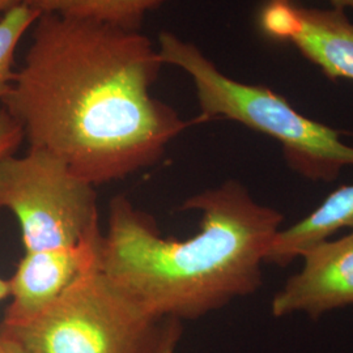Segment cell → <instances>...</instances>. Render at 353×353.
I'll return each instance as SVG.
<instances>
[{
  "label": "cell",
  "instance_id": "cell-9",
  "mask_svg": "<svg viewBox=\"0 0 353 353\" xmlns=\"http://www.w3.org/2000/svg\"><path fill=\"white\" fill-rule=\"evenodd\" d=\"M341 229H353V185L334 190L310 214L290 227L281 228L267 252L265 265L287 267L305 250Z\"/></svg>",
  "mask_w": 353,
  "mask_h": 353
},
{
  "label": "cell",
  "instance_id": "cell-10",
  "mask_svg": "<svg viewBox=\"0 0 353 353\" xmlns=\"http://www.w3.org/2000/svg\"><path fill=\"white\" fill-rule=\"evenodd\" d=\"M39 14H57L140 30L148 13L170 0H20Z\"/></svg>",
  "mask_w": 353,
  "mask_h": 353
},
{
  "label": "cell",
  "instance_id": "cell-7",
  "mask_svg": "<svg viewBox=\"0 0 353 353\" xmlns=\"http://www.w3.org/2000/svg\"><path fill=\"white\" fill-rule=\"evenodd\" d=\"M300 258L301 270L288 278L271 301L272 316L301 313L318 319L353 306V229L338 240L316 243Z\"/></svg>",
  "mask_w": 353,
  "mask_h": 353
},
{
  "label": "cell",
  "instance_id": "cell-15",
  "mask_svg": "<svg viewBox=\"0 0 353 353\" xmlns=\"http://www.w3.org/2000/svg\"><path fill=\"white\" fill-rule=\"evenodd\" d=\"M267 1H284V3H294V0H267ZM331 8L345 12L347 10L353 11V0H328Z\"/></svg>",
  "mask_w": 353,
  "mask_h": 353
},
{
  "label": "cell",
  "instance_id": "cell-6",
  "mask_svg": "<svg viewBox=\"0 0 353 353\" xmlns=\"http://www.w3.org/2000/svg\"><path fill=\"white\" fill-rule=\"evenodd\" d=\"M256 20L265 38L293 46L330 80L353 81V21L347 13L265 0Z\"/></svg>",
  "mask_w": 353,
  "mask_h": 353
},
{
  "label": "cell",
  "instance_id": "cell-11",
  "mask_svg": "<svg viewBox=\"0 0 353 353\" xmlns=\"http://www.w3.org/2000/svg\"><path fill=\"white\" fill-rule=\"evenodd\" d=\"M41 14L26 3H17L0 17V113L3 102L12 87L14 52L26 30L36 24Z\"/></svg>",
  "mask_w": 353,
  "mask_h": 353
},
{
  "label": "cell",
  "instance_id": "cell-2",
  "mask_svg": "<svg viewBox=\"0 0 353 353\" xmlns=\"http://www.w3.org/2000/svg\"><path fill=\"white\" fill-rule=\"evenodd\" d=\"M181 210L201 214L199 230L165 239L150 214L114 198L102 271L160 319H196L262 287V265L284 214L256 202L236 179L190 196Z\"/></svg>",
  "mask_w": 353,
  "mask_h": 353
},
{
  "label": "cell",
  "instance_id": "cell-4",
  "mask_svg": "<svg viewBox=\"0 0 353 353\" xmlns=\"http://www.w3.org/2000/svg\"><path fill=\"white\" fill-rule=\"evenodd\" d=\"M170 319L152 316L100 268L36 314L1 321L26 353H156Z\"/></svg>",
  "mask_w": 353,
  "mask_h": 353
},
{
  "label": "cell",
  "instance_id": "cell-12",
  "mask_svg": "<svg viewBox=\"0 0 353 353\" xmlns=\"http://www.w3.org/2000/svg\"><path fill=\"white\" fill-rule=\"evenodd\" d=\"M24 140L21 127L1 110L0 113V157L13 154Z\"/></svg>",
  "mask_w": 353,
  "mask_h": 353
},
{
  "label": "cell",
  "instance_id": "cell-14",
  "mask_svg": "<svg viewBox=\"0 0 353 353\" xmlns=\"http://www.w3.org/2000/svg\"><path fill=\"white\" fill-rule=\"evenodd\" d=\"M0 353H26L17 341L0 332Z\"/></svg>",
  "mask_w": 353,
  "mask_h": 353
},
{
  "label": "cell",
  "instance_id": "cell-3",
  "mask_svg": "<svg viewBox=\"0 0 353 353\" xmlns=\"http://www.w3.org/2000/svg\"><path fill=\"white\" fill-rule=\"evenodd\" d=\"M157 51L164 64L191 77L201 115L198 123L228 119L276 140L292 172L312 182L330 183L353 168V147L341 132L296 110L281 94L221 72L192 42L161 30Z\"/></svg>",
  "mask_w": 353,
  "mask_h": 353
},
{
  "label": "cell",
  "instance_id": "cell-1",
  "mask_svg": "<svg viewBox=\"0 0 353 353\" xmlns=\"http://www.w3.org/2000/svg\"><path fill=\"white\" fill-rule=\"evenodd\" d=\"M3 110L29 148L97 186L159 163L191 123L152 96L164 65L140 30L41 14Z\"/></svg>",
  "mask_w": 353,
  "mask_h": 353
},
{
  "label": "cell",
  "instance_id": "cell-16",
  "mask_svg": "<svg viewBox=\"0 0 353 353\" xmlns=\"http://www.w3.org/2000/svg\"><path fill=\"white\" fill-rule=\"evenodd\" d=\"M10 297V280L0 278V303Z\"/></svg>",
  "mask_w": 353,
  "mask_h": 353
},
{
  "label": "cell",
  "instance_id": "cell-8",
  "mask_svg": "<svg viewBox=\"0 0 353 353\" xmlns=\"http://www.w3.org/2000/svg\"><path fill=\"white\" fill-rule=\"evenodd\" d=\"M103 236V234H102ZM102 239L74 248L24 252L10 280V297L3 319L33 316L63 294L77 279L100 268Z\"/></svg>",
  "mask_w": 353,
  "mask_h": 353
},
{
  "label": "cell",
  "instance_id": "cell-13",
  "mask_svg": "<svg viewBox=\"0 0 353 353\" xmlns=\"http://www.w3.org/2000/svg\"><path fill=\"white\" fill-rule=\"evenodd\" d=\"M181 335H182L181 321L170 319L164 339L161 341V344H160V347H159L156 353H176V344L179 341Z\"/></svg>",
  "mask_w": 353,
  "mask_h": 353
},
{
  "label": "cell",
  "instance_id": "cell-17",
  "mask_svg": "<svg viewBox=\"0 0 353 353\" xmlns=\"http://www.w3.org/2000/svg\"><path fill=\"white\" fill-rule=\"evenodd\" d=\"M17 3H20V0H0V17H1L3 13L8 11L11 7H13Z\"/></svg>",
  "mask_w": 353,
  "mask_h": 353
},
{
  "label": "cell",
  "instance_id": "cell-5",
  "mask_svg": "<svg viewBox=\"0 0 353 353\" xmlns=\"http://www.w3.org/2000/svg\"><path fill=\"white\" fill-rule=\"evenodd\" d=\"M0 208L19 221L26 252L100 241L96 186L49 152L0 157Z\"/></svg>",
  "mask_w": 353,
  "mask_h": 353
}]
</instances>
